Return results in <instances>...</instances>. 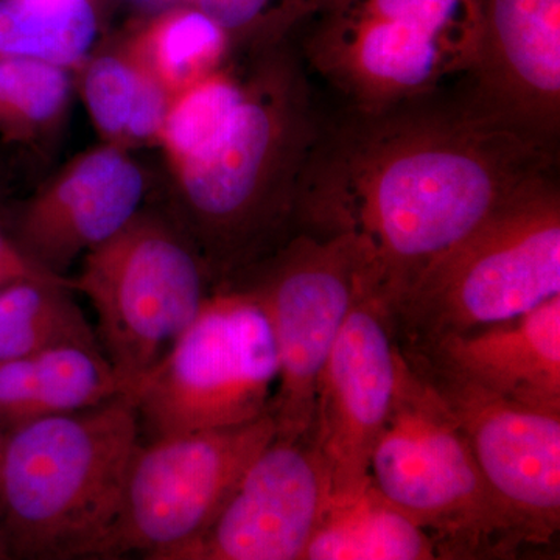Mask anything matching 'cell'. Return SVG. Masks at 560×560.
<instances>
[{
  "label": "cell",
  "mask_w": 560,
  "mask_h": 560,
  "mask_svg": "<svg viewBox=\"0 0 560 560\" xmlns=\"http://www.w3.org/2000/svg\"><path fill=\"white\" fill-rule=\"evenodd\" d=\"M25 278H60V276L50 275L32 264L18 249L9 234L0 230V279L11 282V280Z\"/></svg>",
  "instance_id": "484cf974"
},
{
  "label": "cell",
  "mask_w": 560,
  "mask_h": 560,
  "mask_svg": "<svg viewBox=\"0 0 560 560\" xmlns=\"http://www.w3.org/2000/svg\"><path fill=\"white\" fill-rule=\"evenodd\" d=\"M278 434L272 415L140 441L97 559L165 560L209 528L249 464Z\"/></svg>",
  "instance_id": "30bf717a"
},
{
  "label": "cell",
  "mask_w": 560,
  "mask_h": 560,
  "mask_svg": "<svg viewBox=\"0 0 560 560\" xmlns=\"http://www.w3.org/2000/svg\"><path fill=\"white\" fill-rule=\"evenodd\" d=\"M330 0H190L242 43L289 39Z\"/></svg>",
  "instance_id": "d4e9b609"
},
{
  "label": "cell",
  "mask_w": 560,
  "mask_h": 560,
  "mask_svg": "<svg viewBox=\"0 0 560 560\" xmlns=\"http://www.w3.org/2000/svg\"><path fill=\"white\" fill-rule=\"evenodd\" d=\"M425 529L378 492L372 480L349 499H330L302 560H433Z\"/></svg>",
  "instance_id": "d6986e66"
},
{
  "label": "cell",
  "mask_w": 560,
  "mask_h": 560,
  "mask_svg": "<svg viewBox=\"0 0 560 560\" xmlns=\"http://www.w3.org/2000/svg\"><path fill=\"white\" fill-rule=\"evenodd\" d=\"M147 191L131 151L102 142L73 156L22 202L9 237L40 270L69 278L75 261L136 219Z\"/></svg>",
  "instance_id": "5bb4252c"
},
{
  "label": "cell",
  "mask_w": 560,
  "mask_h": 560,
  "mask_svg": "<svg viewBox=\"0 0 560 560\" xmlns=\"http://www.w3.org/2000/svg\"><path fill=\"white\" fill-rule=\"evenodd\" d=\"M560 296V189L530 184L390 305L400 342L515 318Z\"/></svg>",
  "instance_id": "5b68a950"
},
{
  "label": "cell",
  "mask_w": 560,
  "mask_h": 560,
  "mask_svg": "<svg viewBox=\"0 0 560 560\" xmlns=\"http://www.w3.org/2000/svg\"><path fill=\"white\" fill-rule=\"evenodd\" d=\"M241 44L219 69L172 95L160 139L171 171L200 161L234 124L248 94L257 51L267 43L253 44L246 61L237 65L234 57Z\"/></svg>",
  "instance_id": "ffe728a7"
},
{
  "label": "cell",
  "mask_w": 560,
  "mask_h": 560,
  "mask_svg": "<svg viewBox=\"0 0 560 560\" xmlns=\"http://www.w3.org/2000/svg\"><path fill=\"white\" fill-rule=\"evenodd\" d=\"M400 363L388 296L374 280L349 312L319 378L311 436L329 469L330 499H349L371 481V455L393 411Z\"/></svg>",
  "instance_id": "7c38bea8"
},
{
  "label": "cell",
  "mask_w": 560,
  "mask_h": 560,
  "mask_svg": "<svg viewBox=\"0 0 560 560\" xmlns=\"http://www.w3.org/2000/svg\"><path fill=\"white\" fill-rule=\"evenodd\" d=\"M7 555L9 552H7L5 544H3L2 536H0V559L7 558Z\"/></svg>",
  "instance_id": "4316f807"
},
{
  "label": "cell",
  "mask_w": 560,
  "mask_h": 560,
  "mask_svg": "<svg viewBox=\"0 0 560 560\" xmlns=\"http://www.w3.org/2000/svg\"><path fill=\"white\" fill-rule=\"evenodd\" d=\"M304 25L307 72L350 109L469 86L480 54L474 0H330Z\"/></svg>",
  "instance_id": "277c9868"
},
{
  "label": "cell",
  "mask_w": 560,
  "mask_h": 560,
  "mask_svg": "<svg viewBox=\"0 0 560 560\" xmlns=\"http://www.w3.org/2000/svg\"><path fill=\"white\" fill-rule=\"evenodd\" d=\"M5 283H9V280L0 279V287L5 285Z\"/></svg>",
  "instance_id": "f1b7e54d"
},
{
  "label": "cell",
  "mask_w": 560,
  "mask_h": 560,
  "mask_svg": "<svg viewBox=\"0 0 560 560\" xmlns=\"http://www.w3.org/2000/svg\"><path fill=\"white\" fill-rule=\"evenodd\" d=\"M131 393L7 431L0 536L14 558H98L140 444Z\"/></svg>",
  "instance_id": "3957f363"
},
{
  "label": "cell",
  "mask_w": 560,
  "mask_h": 560,
  "mask_svg": "<svg viewBox=\"0 0 560 560\" xmlns=\"http://www.w3.org/2000/svg\"><path fill=\"white\" fill-rule=\"evenodd\" d=\"M400 345L503 399L560 416V296L515 318Z\"/></svg>",
  "instance_id": "2e32d148"
},
{
  "label": "cell",
  "mask_w": 560,
  "mask_h": 560,
  "mask_svg": "<svg viewBox=\"0 0 560 560\" xmlns=\"http://www.w3.org/2000/svg\"><path fill=\"white\" fill-rule=\"evenodd\" d=\"M370 475L386 500L430 534L440 559H504L528 550L458 423L404 353Z\"/></svg>",
  "instance_id": "8992f818"
},
{
  "label": "cell",
  "mask_w": 560,
  "mask_h": 560,
  "mask_svg": "<svg viewBox=\"0 0 560 560\" xmlns=\"http://www.w3.org/2000/svg\"><path fill=\"white\" fill-rule=\"evenodd\" d=\"M72 73L50 62L0 58V139L36 145L54 138L72 103Z\"/></svg>",
  "instance_id": "cb8c5ba5"
},
{
  "label": "cell",
  "mask_w": 560,
  "mask_h": 560,
  "mask_svg": "<svg viewBox=\"0 0 560 560\" xmlns=\"http://www.w3.org/2000/svg\"><path fill=\"white\" fill-rule=\"evenodd\" d=\"M77 77L84 108L102 142L128 151L160 147L172 94L127 43L92 51Z\"/></svg>",
  "instance_id": "ac0fdd59"
},
{
  "label": "cell",
  "mask_w": 560,
  "mask_h": 560,
  "mask_svg": "<svg viewBox=\"0 0 560 560\" xmlns=\"http://www.w3.org/2000/svg\"><path fill=\"white\" fill-rule=\"evenodd\" d=\"M556 164L555 142L486 109L467 88L345 108L316 127L298 180L296 234L357 235L393 305Z\"/></svg>",
  "instance_id": "6da1fadb"
},
{
  "label": "cell",
  "mask_w": 560,
  "mask_h": 560,
  "mask_svg": "<svg viewBox=\"0 0 560 560\" xmlns=\"http://www.w3.org/2000/svg\"><path fill=\"white\" fill-rule=\"evenodd\" d=\"M92 0H0V58L50 62L77 72L94 51Z\"/></svg>",
  "instance_id": "603a6c76"
},
{
  "label": "cell",
  "mask_w": 560,
  "mask_h": 560,
  "mask_svg": "<svg viewBox=\"0 0 560 560\" xmlns=\"http://www.w3.org/2000/svg\"><path fill=\"white\" fill-rule=\"evenodd\" d=\"M65 345L101 348L70 278H25L0 287V363Z\"/></svg>",
  "instance_id": "44dd1931"
},
{
  "label": "cell",
  "mask_w": 560,
  "mask_h": 560,
  "mask_svg": "<svg viewBox=\"0 0 560 560\" xmlns=\"http://www.w3.org/2000/svg\"><path fill=\"white\" fill-rule=\"evenodd\" d=\"M400 349L458 423L528 550L552 544L560 529V416L503 399L416 350Z\"/></svg>",
  "instance_id": "8fae6325"
},
{
  "label": "cell",
  "mask_w": 560,
  "mask_h": 560,
  "mask_svg": "<svg viewBox=\"0 0 560 560\" xmlns=\"http://www.w3.org/2000/svg\"><path fill=\"white\" fill-rule=\"evenodd\" d=\"M374 280L381 282L374 259L357 235L298 232L230 283L256 298L275 337L276 438L311 436L324 364L353 304Z\"/></svg>",
  "instance_id": "9c48e42d"
},
{
  "label": "cell",
  "mask_w": 560,
  "mask_h": 560,
  "mask_svg": "<svg viewBox=\"0 0 560 560\" xmlns=\"http://www.w3.org/2000/svg\"><path fill=\"white\" fill-rule=\"evenodd\" d=\"M330 497L329 469L313 438H275L209 528L165 560H302Z\"/></svg>",
  "instance_id": "4fadbf2b"
},
{
  "label": "cell",
  "mask_w": 560,
  "mask_h": 560,
  "mask_svg": "<svg viewBox=\"0 0 560 560\" xmlns=\"http://www.w3.org/2000/svg\"><path fill=\"white\" fill-rule=\"evenodd\" d=\"M318 119L311 81L290 39L261 46L248 94L219 145L172 171L164 215L198 250L215 289L296 234L298 180Z\"/></svg>",
  "instance_id": "7a4b0ae2"
},
{
  "label": "cell",
  "mask_w": 560,
  "mask_h": 560,
  "mask_svg": "<svg viewBox=\"0 0 560 560\" xmlns=\"http://www.w3.org/2000/svg\"><path fill=\"white\" fill-rule=\"evenodd\" d=\"M3 441H5V430L0 427V453H2Z\"/></svg>",
  "instance_id": "83f0119b"
},
{
  "label": "cell",
  "mask_w": 560,
  "mask_h": 560,
  "mask_svg": "<svg viewBox=\"0 0 560 560\" xmlns=\"http://www.w3.org/2000/svg\"><path fill=\"white\" fill-rule=\"evenodd\" d=\"M480 54L467 90L486 109L558 143L560 0H474Z\"/></svg>",
  "instance_id": "9a60e30c"
},
{
  "label": "cell",
  "mask_w": 560,
  "mask_h": 560,
  "mask_svg": "<svg viewBox=\"0 0 560 560\" xmlns=\"http://www.w3.org/2000/svg\"><path fill=\"white\" fill-rule=\"evenodd\" d=\"M72 280L95 313L106 359L132 390L215 290L200 254L160 210L143 208L128 226L81 259Z\"/></svg>",
  "instance_id": "ba28073f"
},
{
  "label": "cell",
  "mask_w": 560,
  "mask_h": 560,
  "mask_svg": "<svg viewBox=\"0 0 560 560\" xmlns=\"http://www.w3.org/2000/svg\"><path fill=\"white\" fill-rule=\"evenodd\" d=\"M279 381L275 337L248 291L219 287L168 352L130 390L140 440L264 418Z\"/></svg>",
  "instance_id": "52a82bcc"
},
{
  "label": "cell",
  "mask_w": 560,
  "mask_h": 560,
  "mask_svg": "<svg viewBox=\"0 0 560 560\" xmlns=\"http://www.w3.org/2000/svg\"><path fill=\"white\" fill-rule=\"evenodd\" d=\"M125 43L173 95L223 66L242 40L187 3L162 11Z\"/></svg>",
  "instance_id": "7402d4cb"
},
{
  "label": "cell",
  "mask_w": 560,
  "mask_h": 560,
  "mask_svg": "<svg viewBox=\"0 0 560 560\" xmlns=\"http://www.w3.org/2000/svg\"><path fill=\"white\" fill-rule=\"evenodd\" d=\"M130 393L102 348L65 345L0 363V427L70 415Z\"/></svg>",
  "instance_id": "e0dca14e"
}]
</instances>
